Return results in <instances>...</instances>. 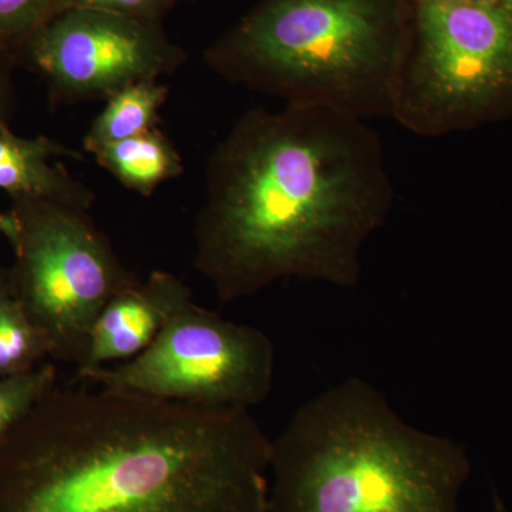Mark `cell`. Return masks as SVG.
I'll return each mask as SVG.
<instances>
[{
  "mask_svg": "<svg viewBox=\"0 0 512 512\" xmlns=\"http://www.w3.org/2000/svg\"><path fill=\"white\" fill-rule=\"evenodd\" d=\"M275 345L261 329L183 306L127 362L77 370V382L207 407L251 410L274 387Z\"/></svg>",
  "mask_w": 512,
  "mask_h": 512,
  "instance_id": "7",
  "label": "cell"
},
{
  "mask_svg": "<svg viewBox=\"0 0 512 512\" xmlns=\"http://www.w3.org/2000/svg\"><path fill=\"white\" fill-rule=\"evenodd\" d=\"M262 512H266V504H265L264 510H262Z\"/></svg>",
  "mask_w": 512,
  "mask_h": 512,
  "instance_id": "22",
  "label": "cell"
},
{
  "mask_svg": "<svg viewBox=\"0 0 512 512\" xmlns=\"http://www.w3.org/2000/svg\"><path fill=\"white\" fill-rule=\"evenodd\" d=\"M62 156L82 160L76 151L49 138L30 140L16 136L8 126H0V188L12 198H42L89 211L93 192L53 161Z\"/></svg>",
  "mask_w": 512,
  "mask_h": 512,
  "instance_id": "10",
  "label": "cell"
},
{
  "mask_svg": "<svg viewBox=\"0 0 512 512\" xmlns=\"http://www.w3.org/2000/svg\"><path fill=\"white\" fill-rule=\"evenodd\" d=\"M28 47L53 89L76 101L107 100L131 84L175 72L185 60L160 22L84 9L62 10Z\"/></svg>",
  "mask_w": 512,
  "mask_h": 512,
  "instance_id": "8",
  "label": "cell"
},
{
  "mask_svg": "<svg viewBox=\"0 0 512 512\" xmlns=\"http://www.w3.org/2000/svg\"><path fill=\"white\" fill-rule=\"evenodd\" d=\"M93 156L124 187L144 197L184 171L183 158L158 128L101 147Z\"/></svg>",
  "mask_w": 512,
  "mask_h": 512,
  "instance_id": "11",
  "label": "cell"
},
{
  "mask_svg": "<svg viewBox=\"0 0 512 512\" xmlns=\"http://www.w3.org/2000/svg\"><path fill=\"white\" fill-rule=\"evenodd\" d=\"M414 43L393 119L440 137L512 114V9L414 0Z\"/></svg>",
  "mask_w": 512,
  "mask_h": 512,
  "instance_id": "5",
  "label": "cell"
},
{
  "mask_svg": "<svg viewBox=\"0 0 512 512\" xmlns=\"http://www.w3.org/2000/svg\"><path fill=\"white\" fill-rule=\"evenodd\" d=\"M177 0H64L66 9L96 10L127 18L160 22Z\"/></svg>",
  "mask_w": 512,
  "mask_h": 512,
  "instance_id": "16",
  "label": "cell"
},
{
  "mask_svg": "<svg viewBox=\"0 0 512 512\" xmlns=\"http://www.w3.org/2000/svg\"><path fill=\"white\" fill-rule=\"evenodd\" d=\"M205 180L194 266L224 303L284 279L353 288L394 201L376 131L319 106L247 111Z\"/></svg>",
  "mask_w": 512,
  "mask_h": 512,
  "instance_id": "1",
  "label": "cell"
},
{
  "mask_svg": "<svg viewBox=\"0 0 512 512\" xmlns=\"http://www.w3.org/2000/svg\"><path fill=\"white\" fill-rule=\"evenodd\" d=\"M495 2L501 3L505 8L512 9V0H495Z\"/></svg>",
  "mask_w": 512,
  "mask_h": 512,
  "instance_id": "20",
  "label": "cell"
},
{
  "mask_svg": "<svg viewBox=\"0 0 512 512\" xmlns=\"http://www.w3.org/2000/svg\"><path fill=\"white\" fill-rule=\"evenodd\" d=\"M191 301L190 288L170 272L154 271L147 281L127 286L97 316L79 370L116 365L141 355Z\"/></svg>",
  "mask_w": 512,
  "mask_h": 512,
  "instance_id": "9",
  "label": "cell"
},
{
  "mask_svg": "<svg viewBox=\"0 0 512 512\" xmlns=\"http://www.w3.org/2000/svg\"><path fill=\"white\" fill-rule=\"evenodd\" d=\"M423 2H447V0H423Z\"/></svg>",
  "mask_w": 512,
  "mask_h": 512,
  "instance_id": "21",
  "label": "cell"
},
{
  "mask_svg": "<svg viewBox=\"0 0 512 512\" xmlns=\"http://www.w3.org/2000/svg\"><path fill=\"white\" fill-rule=\"evenodd\" d=\"M249 410L59 383L0 447V512H262Z\"/></svg>",
  "mask_w": 512,
  "mask_h": 512,
  "instance_id": "2",
  "label": "cell"
},
{
  "mask_svg": "<svg viewBox=\"0 0 512 512\" xmlns=\"http://www.w3.org/2000/svg\"><path fill=\"white\" fill-rule=\"evenodd\" d=\"M47 356H52L49 339L23 308L9 271L0 266V377L30 372Z\"/></svg>",
  "mask_w": 512,
  "mask_h": 512,
  "instance_id": "13",
  "label": "cell"
},
{
  "mask_svg": "<svg viewBox=\"0 0 512 512\" xmlns=\"http://www.w3.org/2000/svg\"><path fill=\"white\" fill-rule=\"evenodd\" d=\"M470 473L466 448L416 429L352 376L271 440L266 512H460Z\"/></svg>",
  "mask_w": 512,
  "mask_h": 512,
  "instance_id": "3",
  "label": "cell"
},
{
  "mask_svg": "<svg viewBox=\"0 0 512 512\" xmlns=\"http://www.w3.org/2000/svg\"><path fill=\"white\" fill-rule=\"evenodd\" d=\"M55 365H39L22 375L0 377V447L33 407L56 386Z\"/></svg>",
  "mask_w": 512,
  "mask_h": 512,
  "instance_id": "14",
  "label": "cell"
},
{
  "mask_svg": "<svg viewBox=\"0 0 512 512\" xmlns=\"http://www.w3.org/2000/svg\"><path fill=\"white\" fill-rule=\"evenodd\" d=\"M168 87L157 80L131 84L107 99L84 138L89 153L157 128Z\"/></svg>",
  "mask_w": 512,
  "mask_h": 512,
  "instance_id": "12",
  "label": "cell"
},
{
  "mask_svg": "<svg viewBox=\"0 0 512 512\" xmlns=\"http://www.w3.org/2000/svg\"><path fill=\"white\" fill-rule=\"evenodd\" d=\"M494 504H495V512H507V510H505V505H504L503 501H501V498L498 497L497 494H495V497H494Z\"/></svg>",
  "mask_w": 512,
  "mask_h": 512,
  "instance_id": "19",
  "label": "cell"
},
{
  "mask_svg": "<svg viewBox=\"0 0 512 512\" xmlns=\"http://www.w3.org/2000/svg\"><path fill=\"white\" fill-rule=\"evenodd\" d=\"M9 82L6 76L5 67L0 59V126H6V113L9 106Z\"/></svg>",
  "mask_w": 512,
  "mask_h": 512,
  "instance_id": "18",
  "label": "cell"
},
{
  "mask_svg": "<svg viewBox=\"0 0 512 512\" xmlns=\"http://www.w3.org/2000/svg\"><path fill=\"white\" fill-rule=\"evenodd\" d=\"M0 234L9 239L10 244H16L20 234V221L15 211L0 212Z\"/></svg>",
  "mask_w": 512,
  "mask_h": 512,
  "instance_id": "17",
  "label": "cell"
},
{
  "mask_svg": "<svg viewBox=\"0 0 512 512\" xmlns=\"http://www.w3.org/2000/svg\"><path fill=\"white\" fill-rule=\"evenodd\" d=\"M20 234L13 291L45 333L53 359L82 366L97 316L140 278L128 271L89 211L42 198H13Z\"/></svg>",
  "mask_w": 512,
  "mask_h": 512,
  "instance_id": "6",
  "label": "cell"
},
{
  "mask_svg": "<svg viewBox=\"0 0 512 512\" xmlns=\"http://www.w3.org/2000/svg\"><path fill=\"white\" fill-rule=\"evenodd\" d=\"M64 9V0H0V45L28 43Z\"/></svg>",
  "mask_w": 512,
  "mask_h": 512,
  "instance_id": "15",
  "label": "cell"
},
{
  "mask_svg": "<svg viewBox=\"0 0 512 512\" xmlns=\"http://www.w3.org/2000/svg\"><path fill=\"white\" fill-rule=\"evenodd\" d=\"M410 47L399 0H265L207 60L285 104L369 123L393 119Z\"/></svg>",
  "mask_w": 512,
  "mask_h": 512,
  "instance_id": "4",
  "label": "cell"
}]
</instances>
